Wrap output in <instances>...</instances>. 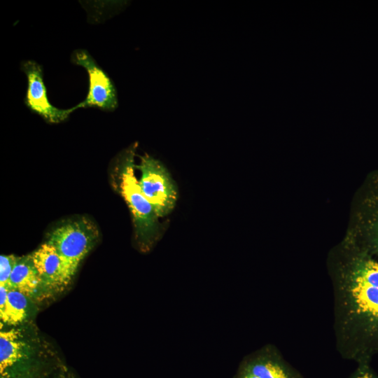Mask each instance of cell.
Listing matches in <instances>:
<instances>
[{
    "mask_svg": "<svg viewBox=\"0 0 378 378\" xmlns=\"http://www.w3.org/2000/svg\"><path fill=\"white\" fill-rule=\"evenodd\" d=\"M239 368L258 378H299L270 349H263L244 359Z\"/></svg>",
    "mask_w": 378,
    "mask_h": 378,
    "instance_id": "obj_9",
    "label": "cell"
},
{
    "mask_svg": "<svg viewBox=\"0 0 378 378\" xmlns=\"http://www.w3.org/2000/svg\"><path fill=\"white\" fill-rule=\"evenodd\" d=\"M18 257L14 255L0 256V286L8 288L9 279Z\"/></svg>",
    "mask_w": 378,
    "mask_h": 378,
    "instance_id": "obj_13",
    "label": "cell"
},
{
    "mask_svg": "<svg viewBox=\"0 0 378 378\" xmlns=\"http://www.w3.org/2000/svg\"><path fill=\"white\" fill-rule=\"evenodd\" d=\"M136 169L141 190L159 218L172 212L178 200V188L166 167L148 154L139 156Z\"/></svg>",
    "mask_w": 378,
    "mask_h": 378,
    "instance_id": "obj_4",
    "label": "cell"
},
{
    "mask_svg": "<svg viewBox=\"0 0 378 378\" xmlns=\"http://www.w3.org/2000/svg\"><path fill=\"white\" fill-rule=\"evenodd\" d=\"M29 346L21 332L16 329L0 332V372L6 370L27 355Z\"/></svg>",
    "mask_w": 378,
    "mask_h": 378,
    "instance_id": "obj_11",
    "label": "cell"
},
{
    "mask_svg": "<svg viewBox=\"0 0 378 378\" xmlns=\"http://www.w3.org/2000/svg\"><path fill=\"white\" fill-rule=\"evenodd\" d=\"M97 225L85 217L69 219L49 232L47 241L60 257L66 286L74 276L80 262L98 241Z\"/></svg>",
    "mask_w": 378,
    "mask_h": 378,
    "instance_id": "obj_3",
    "label": "cell"
},
{
    "mask_svg": "<svg viewBox=\"0 0 378 378\" xmlns=\"http://www.w3.org/2000/svg\"><path fill=\"white\" fill-rule=\"evenodd\" d=\"M356 246L378 258V172L368 181L356 214Z\"/></svg>",
    "mask_w": 378,
    "mask_h": 378,
    "instance_id": "obj_7",
    "label": "cell"
},
{
    "mask_svg": "<svg viewBox=\"0 0 378 378\" xmlns=\"http://www.w3.org/2000/svg\"><path fill=\"white\" fill-rule=\"evenodd\" d=\"M234 378H258L253 374H251L244 370L238 368V370Z\"/></svg>",
    "mask_w": 378,
    "mask_h": 378,
    "instance_id": "obj_15",
    "label": "cell"
},
{
    "mask_svg": "<svg viewBox=\"0 0 378 378\" xmlns=\"http://www.w3.org/2000/svg\"><path fill=\"white\" fill-rule=\"evenodd\" d=\"M342 285L364 359L378 350V258L356 246Z\"/></svg>",
    "mask_w": 378,
    "mask_h": 378,
    "instance_id": "obj_1",
    "label": "cell"
},
{
    "mask_svg": "<svg viewBox=\"0 0 378 378\" xmlns=\"http://www.w3.org/2000/svg\"><path fill=\"white\" fill-rule=\"evenodd\" d=\"M27 297L18 290L8 289L6 305L0 311L1 321L8 325H18L27 317Z\"/></svg>",
    "mask_w": 378,
    "mask_h": 378,
    "instance_id": "obj_12",
    "label": "cell"
},
{
    "mask_svg": "<svg viewBox=\"0 0 378 378\" xmlns=\"http://www.w3.org/2000/svg\"><path fill=\"white\" fill-rule=\"evenodd\" d=\"M27 80L24 97L25 106L49 123L65 121L75 111L74 107L63 109L55 107L49 101L43 80L42 66L34 60H24L20 64Z\"/></svg>",
    "mask_w": 378,
    "mask_h": 378,
    "instance_id": "obj_6",
    "label": "cell"
},
{
    "mask_svg": "<svg viewBox=\"0 0 378 378\" xmlns=\"http://www.w3.org/2000/svg\"><path fill=\"white\" fill-rule=\"evenodd\" d=\"M1 378H7L5 374L1 376Z\"/></svg>",
    "mask_w": 378,
    "mask_h": 378,
    "instance_id": "obj_16",
    "label": "cell"
},
{
    "mask_svg": "<svg viewBox=\"0 0 378 378\" xmlns=\"http://www.w3.org/2000/svg\"><path fill=\"white\" fill-rule=\"evenodd\" d=\"M71 62L85 69L88 75L89 88L85 99L74 106L97 108L102 111H113L118 106L116 88L106 71L97 63L88 50L77 49L71 56Z\"/></svg>",
    "mask_w": 378,
    "mask_h": 378,
    "instance_id": "obj_5",
    "label": "cell"
},
{
    "mask_svg": "<svg viewBox=\"0 0 378 378\" xmlns=\"http://www.w3.org/2000/svg\"><path fill=\"white\" fill-rule=\"evenodd\" d=\"M8 289H14L31 297L42 290L38 272L31 255L18 257L10 274Z\"/></svg>",
    "mask_w": 378,
    "mask_h": 378,
    "instance_id": "obj_10",
    "label": "cell"
},
{
    "mask_svg": "<svg viewBox=\"0 0 378 378\" xmlns=\"http://www.w3.org/2000/svg\"><path fill=\"white\" fill-rule=\"evenodd\" d=\"M42 290L57 291L66 286L62 261L55 248L47 241L30 254Z\"/></svg>",
    "mask_w": 378,
    "mask_h": 378,
    "instance_id": "obj_8",
    "label": "cell"
},
{
    "mask_svg": "<svg viewBox=\"0 0 378 378\" xmlns=\"http://www.w3.org/2000/svg\"><path fill=\"white\" fill-rule=\"evenodd\" d=\"M136 148L137 144L134 143L118 155L112 179L114 188L123 198L131 213L136 246L145 253L161 238L164 229L139 186L135 173Z\"/></svg>",
    "mask_w": 378,
    "mask_h": 378,
    "instance_id": "obj_2",
    "label": "cell"
},
{
    "mask_svg": "<svg viewBox=\"0 0 378 378\" xmlns=\"http://www.w3.org/2000/svg\"><path fill=\"white\" fill-rule=\"evenodd\" d=\"M354 378H377L370 370L368 367L363 363L358 369Z\"/></svg>",
    "mask_w": 378,
    "mask_h": 378,
    "instance_id": "obj_14",
    "label": "cell"
}]
</instances>
